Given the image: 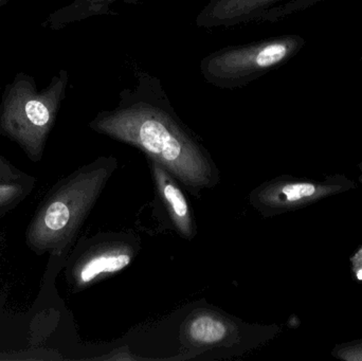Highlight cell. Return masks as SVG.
I'll use <instances>...</instances> for the list:
<instances>
[{"label": "cell", "instance_id": "6da1fadb", "mask_svg": "<svg viewBox=\"0 0 362 361\" xmlns=\"http://www.w3.org/2000/svg\"><path fill=\"white\" fill-rule=\"evenodd\" d=\"M118 97L115 107L91 122L95 131L141 150L194 196L218 184L221 175L210 153L181 120L158 76L136 70L135 84Z\"/></svg>", "mask_w": 362, "mask_h": 361}, {"label": "cell", "instance_id": "3957f363", "mask_svg": "<svg viewBox=\"0 0 362 361\" xmlns=\"http://www.w3.org/2000/svg\"><path fill=\"white\" fill-rule=\"evenodd\" d=\"M354 187V182L342 175L323 180L281 176L255 188L249 195V203L264 218H272L308 207Z\"/></svg>", "mask_w": 362, "mask_h": 361}, {"label": "cell", "instance_id": "8992f818", "mask_svg": "<svg viewBox=\"0 0 362 361\" xmlns=\"http://www.w3.org/2000/svg\"><path fill=\"white\" fill-rule=\"evenodd\" d=\"M235 324L214 311L195 312L183 326L182 336L195 347L214 348L229 345L236 336Z\"/></svg>", "mask_w": 362, "mask_h": 361}, {"label": "cell", "instance_id": "30bf717a", "mask_svg": "<svg viewBox=\"0 0 362 361\" xmlns=\"http://www.w3.org/2000/svg\"><path fill=\"white\" fill-rule=\"evenodd\" d=\"M359 169H361V171H362V163H361V165H359Z\"/></svg>", "mask_w": 362, "mask_h": 361}, {"label": "cell", "instance_id": "ba28073f", "mask_svg": "<svg viewBox=\"0 0 362 361\" xmlns=\"http://www.w3.org/2000/svg\"><path fill=\"white\" fill-rule=\"evenodd\" d=\"M70 218V208L63 201H55L47 210L45 223L51 230L59 231L68 226Z\"/></svg>", "mask_w": 362, "mask_h": 361}, {"label": "cell", "instance_id": "277c9868", "mask_svg": "<svg viewBox=\"0 0 362 361\" xmlns=\"http://www.w3.org/2000/svg\"><path fill=\"white\" fill-rule=\"evenodd\" d=\"M139 249V241L134 233H110L81 267V283L89 284L99 278L120 273L133 263Z\"/></svg>", "mask_w": 362, "mask_h": 361}, {"label": "cell", "instance_id": "9c48e42d", "mask_svg": "<svg viewBox=\"0 0 362 361\" xmlns=\"http://www.w3.org/2000/svg\"><path fill=\"white\" fill-rule=\"evenodd\" d=\"M25 112L27 118L36 126H44L50 121V110L40 100H30L25 103Z\"/></svg>", "mask_w": 362, "mask_h": 361}, {"label": "cell", "instance_id": "8fae6325", "mask_svg": "<svg viewBox=\"0 0 362 361\" xmlns=\"http://www.w3.org/2000/svg\"><path fill=\"white\" fill-rule=\"evenodd\" d=\"M1 1H2V0H0V2H1Z\"/></svg>", "mask_w": 362, "mask_h": 361}, {"label": "cell", "instance_id": "52a82bcc", "mask_svg": "<svg viewBox=\"0 0 362 361\" xmlns=\"http://www.w3.org/2000/svg\"><path fill=\"white\" fill-rule=\"evenodd\" d=\"M144 0H74L59 13L62 23L105 15H117V6H135Z\"/></svg>", "mask_w": 362, "mask_h": 361}, {"label": "cell", "instance_id": "7a4b0ae2", "mask_svg": "<svg viewBox=\"0 0 362 361\" xmlns=\"http://www.w3.org/2000/svg\"><path fill=\"white\" fill-rule=\"evenodd\" d=\"M291 47L289 40H281L223 47L202 59L200 72L216 88H243L287 59Z\"/></svg>", "mask_w": 362, "mask_h": 361}, {"label": "cell", "instance_id": "5b68a950", "mask_svg": "<svg viewBox=\"0 0 362 361\" xmlns=\"http://www.w3.org/2000/svg\"><path fill=\"white\" fill-rule=\"evenodd\" d=\"M148 161L157 196L160 199L174 229L181 237L192 241L197 235V227L193 210L181 184L157 161L148 158Z\"/></svg>", "mask_w": 362, "mask_h": 361}]
</instances>
